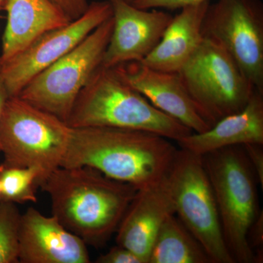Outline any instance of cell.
<instances>
[{"label": "cell", "mask_w": 263, "mask_h": 263, "mask_svg": "<svg viewBox=\"0 0 263 263\" xmlns=\"http://www.w3.org/2000/svg\"><path fill=\"white\" fill-rule=\"evenodd\" d=\"M39 187L49 195L52 215L87 245L102 247L117 232L138 190L93 167H60Z\"/></svg>", "instance_id": "6da1fadb"}, {"label": "cell", "mask_w": 263, "mask_h": 263, "mask_svg": "<svg viewBox=\"0 0 263 263\" xmlns=\"http://www.w3.org/2000/svg\"><path fill=\"white\" fill-rule=\"evenodd\" d=\"M178 149L171 140L149 132L72 128L61 167H93L140 190L165 177Z\"/></svg>", "instance_id": "7a4b0ae2"}, {"label": "cell", "mask_w": 263, "mask_h": 263, "mask_svg": "<svg viewBox=\"0 0 263 263\" xmlns=\"http://www.w3.org/2000/svg\"><path fill=\"white\" fill-rule=\"evenodd\" d=\"M72 128L115 127L155 133L177 141L193 133L155 108L116 67L100 66L76 99L67 121Z\"/></svg>", "instance_id": "3957f363"}, {"label": "cell", "mask_w": 263, "mask_h": 263, "mask_svg": "<svg viewBox=\"0 0 263 263\" xmlns=\"http://www.w3.org/2000/svg\"><path fill=\"white\" fill-rule=\"evenodd\" d=\"M201 157L215 196L227 247L235 263L254 262L247 233L262 211L258 181L243 146L226 147Z\"/></svg>", "instance_id": "277c9868"}, {"label": "cell", "mask_w": 263, "mask_h": 263, "mask_svg": "<svg viewBox=\"0 0 263 263\" xmlns=\"http://www.w3.org/2000/svg\"><path fill=\"white\" fill-rule=\"evenodd\" d=\"M72 128L18 96L7 100L0 122L3 165L39 170L40 183L61 167Z\"/></svg>", "instance_id": "5b68a950"}, {"label": "cell", "mask_w": 263, "mask_h": 263, "mask_svg": "<svg viewBox=\"0 0 263 263\" xmlns=\"http://www.w3.org/2000/svg\"><path fill=\"white\" fill-rule=\"evenodd\" d=\"M113 25L111 16L32 78L17 96L67 122L78 96L102 65Z\"/></svg>", "instance_id": "8992f818"}, {"label": "cell", "mask_w": 263, "mask_h": 263, "mask_svg": "<svg viewBox=\"0 0 263 263\" xmlns=\"http://www.w3.org/2000/svg\"><path fill=\"white\" fill-rule=\"evenodd\" d=\"M175 214L213 263H235L227 247L215 196L202 157L179 148L166 175Z\"/></svg>", "instance_id": "52a82bcc"}, {"label": "cell", "mask_w": 263, "mask_h": 263, "mask_svg": "<svg viewBox=\"0 0 263 263\" xmlns=\"http://www.w3.org/2000/svg\"><path fill=\"white\" fill-rule=\"evenodd\" d=\"M178 73L197 109L212 125L241 110L257 91L229 54L207 37Z\"/></svg>", "instance_id": "ba28073f"}, {"label": "cell", "mask_w": 263, "mask_h": 263, "mask_svg": "<svg viewBox=\"0 0 263 263\" xmlns=\"http://www.w3.org/2000/svg\"><path fill=\"white\" fill-rule=\"evenodd\" d=\"M202 36L217 43L246 79L263 94V4L261 0H218L209 5Z\"/></svg>", "instance_id": "9c48e42d"}, {"label": "cell", "mask_w": 263, "mask_h": 263, "mask_svg": "<svg viewBox=\"0 0 263 263\" xmlns=\"http://www.w3.org/2000/svg\"><path fill=\"white\" fill-rule=\"evenodd\" d=\"M111 16L108 0L92 2L79 18L44 33L15 56L0 62V75L9 97L17 96L32 78L73 49Z\"/></svg>", "instance_id": "30bf717a"}, {"label": "cell", "mask_w": 263, "mask_h": 263, "mask_svg": "<svg viewBox=\"0 0 263 263\" xmlns=\"http://www.w3.org/2000/svg\"><path fill=\"white\" fill-rule=\"evenodd\" d=\"M114 25L102 62L115 67L141 62L160 42L173 15L163 10L141 9L126 0H108Z\"/></svg>", "instance_id": "8fae6325"}, {"label": "cell", "mask_w": 263, "mask_h": 263, "mask_svg": "<svg viewBox=\"0 0 263 263\" xmlns=\"http://www.w3.org/2000/svg\"><path fill=\"white\" fill-rule=\"evenodd\" d=\"M19 263H89L87 245L55 216L30 207L22 214Z\"/></svg>", "instance_id": "7c38bea8"}, {"label": "cell", "mask_w": 263, "mask_h": 263, "mask_svg": "<svg viewBox=\"0 0 263 263\" xmlns=\"http://www.w3.org/2000/svg\"><path fill=\"white\" fill-rule=\"evenodd\" d=\"M115 67L155 108L193 133H202L212 127L190 98L178 72L156 70L141 62H127Z\"/></svg>", "instance_id": "4fadbf2b"}, {"label": "cell", "mask_w": 263, "mask_h": 263, "mask_svg": "<svg viewBox=\"0 0 263 263\" xmlns=\"http://www.w3.org/2000/svg\"><path fill=\"white\" fill-rule=\"evenodd\" d=\"M174 214V200L165 176L157 184L138 190L116 232L117 245L148 263L156 235L167 216Z\"/></svg>", "instance_id": "5bb4252c"}, {"label": "cell", "mask_w": 263, "mask_h": 263, "mask_svg": "<svg viewBox=\"0 0 263 263\" xmlns=\"http://www.w3.org/2000/svg\"><path fill=\"white\" fill-rule=\"evenodd\" d=\"M179 148L198 155L249 143L263 144V94L255 91L240 111L221 118L202 133H193L176 141Z\"/></svg>", "instance_id": "9a60e30c"}, {"label": "cell", "mask_w": 263, "mask_h": 263, "mask_svg": "<svg viewBox=\"0 0 263 263\" xmlns=\"http://www.w3.org/2000/svg\"><path fill=\"white\" fill-rule=\"evenodd\" d=\"M0 62L15 56L44 33L71 22L53 0H8Z\"/></svg>", "instance_id": "2e32d148"}, {"label": "cell", "mask_w": 263, "mask_h": 263, "mask_svg": "<svg viewBox=\"0 0 263 263\" xmlns=\"http://www.w3.org/2000/svg\"><path fill=\"white\" fill-rule=\"evenodd\" d=\"M210 1L188 5L173 17L163 35L141 61L152 68L178 72L196 51L201 43L202 24Z\"/></svg>", "instance_id": "e0dca14e"}, {"label": "cell", "mask_w": 263, "mask_h": 263, "mask_svg": "<svg viewBox=\"0 0 263 263\" xmlns=\"http://www.w3.org/2000/svg\"><path fill=\"white\" fill-rule=\"evenodd\" d=\"M148 263H213L200 242L176 214L162 223L152 243Z\"/></svg>", "instance_id": "ac0fdd59"}, {"label": "cell", "mask_w": 263, "mask_h": 263, "mask_svg": "<svg viewBox=\"0 0 263 263\" xmlns=\"http://www.w3.org/2000/svg\"><path fill=\"white\" fill-rule=\"evenodd\" d=\"M41 178L39 170L34 167H6L0 164V201L36 203Z\"/></svg>", "instance_id": "d6986e66"}, {"label": "cell", "mask_w": 263, "mask_h": 263, "mask_svg": "<svg viewBox=\"0 0 263 263\" xmlns=\"http://www.w3.org/2000/svg\"><path fill=\"white\" fill-rule=\"evenodd\" d=\"M21 217L17 204L0 201V263H19Z\"/></svg>", "instance_id": "ffe728a7"}, {"label": "cell", "mask_w": 263, "mask_h": 263, "mask_svg": "<svg viewBox=\"0 0 263 263\" xmlns=\"http://www.w3.org/2000/svg\"><path fill=\"white\" fill-rule=\"evenodd\" d=\"M249 247L254 254V262L263 260V213L262 211L252 223L247 233Z\"/></svg>", "instance_id": "44dd1931"}, {"label": "cell", "mask_w": 263, "mask_h": 263, "mask_svg": "<svg viewBox=\"0 0 263 263\" xmlns=\"http://www.w3.org/2000/svg\"><path fill=\"white\" fill-rule=\"evenodd\" d=\"M97 263H143L142 259L129 249L120 245L112 247L106 253L97 258Z\"/></svg>", "instance_id": "7402d4cb"}, {"label": "cell", "mask_w": 263, "mask_h": 263, "mask_svg": "<svg viewBox=\"0 0 263 263\" xmlns=\"http://www.w3.org/2000/svg\"><path fill=\"white\" fill-rule=\"evenodd\" d=\"M210 0H134L132 5L141 9H181L188 5L199 4Z\"/></svg>", "instance_id": "603a6c76"}, {"label": "cell", "mask_w": 263, "mask_h": 263, "mask_svg": "<svg viewBox=\"0 0 263 263\" xmlns=\"http://www.w3.org/2000/svg\"><path fill=\"white\" fill-rule=\"evenodd\" d=\"M246 155L253 169L261 190L263 189V144L249 143L243 145Z\"/></svg>", "instance_id": "cb8c5ba5"}, {"label": "cell", "mask_w": 263, "mask_h": 263, "mask_svg": "<svg viewBox=\"0 0 263 263\" xmlns=\"http://www.w3.org/2000/svg\"><path fill=\"white\" fill-rule=\"evenodd\" d=\"M71 21L84 14L89 8L88 0H53Z\"/></svg>", "instance_id": "d4e9b609"}, {"label": "cell", "mask_w": 263, "mask_h": 263, "mask_svg": "<svg viewBox=\"0 0 263 263\" xmlns=\"http://www.w3.org/2000/svg\"><path fill=\"white\" fill-rule=\"evenodd\" d=\"M8 98H9V95H8V91H7L6 88H5L4 81H3L2 76L0 75V122H1L2 116H3L5 105ZM0 155H1V149H0Z\"/></svg>", "instance_id": "484cf974"}, {"label": "cell", "mask_w": 263, "mask_h": 263, "mask_svg": "<svg viewBox=\"0 0 263 263\" xmlns=\"http://www.w3.org/2000/svg\"><path fill=\"white\" fill-rule=\"evenodd\" d=\"M5 3L3 0H0V10H4Z\"/></svg>", "instance_id": "4316f807"}, {"label": "cell", "mask_w": 263, "mask_h": 263, "mask_svg": "<svg viewBox=\"0 0 263 263\" xmlns=\"http://www.w3.org/2000/svg\"><path fill=\"white\" fill-rule=\"evenodd\" d=\"M126 1L128 2V3H133V1H134V0H126Z\"/></svg>", "instance_id": "83f0119b"}, {"label": "cell", "mask_w": 263, "mask_h": 263, "mask_svg": "<svg viewBox=\"0 0 263 263\" xmlns=\"http://www.w3.org/2000/svg\"><path fill=\"white\" fill-rule=\"evenodd\" d=\"M3 1L4 2L5 7V5H6V3H7V2H8V0H3Z\"/></svg>", "instance_id": "f1b7e54d"}, {"label": "cell", "mask_w": 263, "mask_h": 263, "mask_svg": "<svg viewBox=\"0 0 263 263\" xmlns=\"http://www.w3.org/2000/svg\"><path fill=\"white\" fill-rule=\"evenodd\" d=\"M0 198H1V187H0Z\"/></svg>", "instance_id": "f546056e"}]
</instances>
